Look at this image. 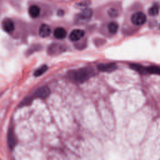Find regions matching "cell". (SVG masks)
I'll return each instance as SVG.
<instances>
[{
  "mask_svg": "<svg viewBox=\"0 0 160 160\" xmlns=\"http://www.w3.org/2000/svg\"><path fill=\"white\" fill-rule=\"evenodd\" d=\"M67 34L66 29L62 27H58L54 31V36L59 39H64Z\"/></svg>",
  "mask_w": 160,
  "mask_h": 160,
  "instance_id": "9c48e42d",
  "label": "cell"
},
{
  "mask_svg": "<svg viewBox=\"0 0 160 160\" xmlns=\"http://www.w3.org/2000/svg\"><path fill=\"white\" fill-rule=\"evenodd\" d=\"M84 36V31L82 29H74L69 35V39L72 41H77L80 40Z\"/></svg>",
  "mask_w": 160,
  "mask_h": 160,
  "instance_id": "277c9868",
  "label": "cell"
},
{
  "mask_svg": "<svg viewBox=\"0 0 160 160\" xmlns=\"http://www.w3.org/2000/svg\"><path fill=\"white\" fill-rule=\"evenodd\" d=\"M51 33V28L50 27L46 24H42L39 29V34L41 37L42 38H46L49 36Z\"/></svg>",
  "mask_w": 160,
  "mask_h": 160,
  "instance_id": "ba28073f",
  "label": "cell"
},
{
  "mask_svg": "<svg viewBox=\"0 0 160 160\" xmlns=\"http://www.w3.org/2000/svg\"><path fill=\"white\" fill-rule=\"evenodd\" d=\"M16 140H15V137L13 135L12 131L11 130L9 131V134H8V144L9 146V148L12 149L16 144Z\"/></svg>",
  "mask_w": 160,
  "mask_h": 160,
  "instance_id": "9a60e30c",
  "label": "cell"
},
{
  "mask_svg": "<svg viewBox=\"0 0 160 160\" xmlns=\"http://www.w3.org/2000/svg\"><path fill=\"white\" fill-rule=\"evenodd\" d=\"M47 70H48V66L46 65H43L35 71V72H34V75L35 76H39L42 75L43 73H44Z\"/></svg>",
  "mask_w": 160,
  "mask_h": 160,
  "instance_id": "2e32d148",
  "label": "cell"
},
{
  "mask_svg": "<svg viewBox=\"0 0 160 160\" xmlns=\"http://www.w3.org/2000/svg\"><path fill=\"white\" fill-rule=\"evenodd\" d=\"M94 74L93 70L90 68H83L74 71L71 74L72 79L78 82H83Z\"/></svg>",
  "mask_w": 160,
  "mask_h": 160,
  "instance_id": "6da1fadb",
  "label": "cell"
},
{
  "mask_svg": "<svg viewBox=\"0 0 160 160\" xmlns=\"http://www.w3.org/2000/svg\"><path fill=\"white\" fill-rule=\"evenodd\" d=\"M98 69L102 72H112L116 69V64L114 63L100 64L98 66Z\"/></svg>",
  "mask_w": 160,
  "mask_h": 160,
  "instance_id": "52a82bcc",
  "label": "cell"
},
{
  "mask_svg": "<svg viewBox=\"0 0 160 160\" xmlns=\"http://www.w3.org/2000/svg\"><path fill=\"white\" fill-rule=\"evenodd\" d=\"M108 14H109V16L114 18V17H116V16H118V11L117 9H114V8H111V9H109L108 10Z\"/></svg>",
  "mask_w": 160,
  "mask_h": 160,
  "instance_id": "e0dca14e",
  "label": "cell"
},
{
  "mask_svg": "<svg viewBox=\"0 0 160 160\" xmlns=\"http://www.w3.org/2000/svg\"><path fill=\"white\" fill-rule=\"evenodd\" d=\"M29 14L32 18H36L40 14V8L37 5H32L29 8Z\"/></svg>",
  "mask_w": 160,
  "mask_h": 160,
  "instance_id": "30bf717a",
  "label": "cell"
},
{
  "mask_svg": "<svg viewBox=\"0 0 160 160\" xmlns=\"http://www.w3.org/2000/svg\"><path fill=\"white\" fill-rule=\"evenodd\" d=\"M108 29L111 34H115L118 29V24L116 22H111L108 24Z\"/></svg>",
  "mask_w": 160,
  "mask_h": 160,
  "instance_id": "4fadbf2b",
  "label": "cell"
},
{
  "mask_svg": "<svg viewBox=\"0 0 160 160\" xmlns=\"http://www.w3.org/2000/svg\"><path fill=\"white\" fill-rule=\"evenodd\" d=\"M159 6L158 4H153L148 11V12L149 15L151 16H156L159 13Z\"/></svg>",
  "mask_w": 160,
  "mask_h": 160,
  "instance_id": "5bb4252c",
  "label": "cell"
},
{
  "mask_svg": "<svg viewBox=\"0 0 160 160\" xmlns=\"http://www.w3.org/2000/svg\"><path fill=\"white\" fill-rule=\"evenodd\" d=\"M65 51V48L60 44H52L48 48V53L51 55H56Z\"/></svg>",
  "mask_w": 160,
  "mask_h": 160,
  "instance_id": "3957f363",
  "label": "cell"
},
{
  "mask_svg": "<svg viewBox=\"0 0 160 160\" xmlns=\"http://www.w3.org/2000/svg\"><path fill=\"white\" fill-rule=\"evenodd\" d=\"M2 26L4 31L8 33L12 32L14 29V24L11 19H5L3 20Z\"/></svg>",
  "mask_w": 160,
  "mask_h": 160,
  "instance_id": "5b68a950",
  "label": "cell"
},
{
  "mask_svg": "<svg viewBox=\"0 0 160 160\" xmlns=\"http://www.w3.org/2000/svg\"><path fill=\"white\" fill-rule=\"evenodd\" d=\"M92 14V11L91 9H85L81 12V13L79 15V19H81L88 20L91 18Z\"/></svg>",
  "mask_w": 160,
  "mask_h": 160,
  "instance_id": "8fae6325",
  "label": "cell"
},
{
  "mask_svg": "<svg viewBox=\"0 0 160 160\" xmlns=\"http://www.w3.org/2000/svg\"><path fill=\"white\" fill-rule=\"evenodd\" d=\"M50 94L49 89L46 86H42L36 91L34 95L36 98H39L41 99L46 98Z\"/></svg>",
  "mask_w": 160,
  "mask_h": 160,
  "instance_id": "8992f818",
  "label": "cell"
},
{
  "mask_svg": "<svg viewBox=\"0 0 160 160\" xmlns=\"http://www.w3.org/2000/svg\"><path fill=\"white\" fill-rule=\"evenodd\" d=\"M132 22L137 26H140L146 21V16L142 12H136L131 16Z\"/></svg>",
  "mask_w": 160,
  "mask_h": 160,
  "instance_id": "7a4b0ae2",
  "label": "cell"
},
{
  "mask_svg": "<svg viewBox=\"0 0 160 160\" xmlns=\"http://www.w3.org/2000/svg\"><path fill=\"white\" fill-rule=\"evenodd\" d=\"M146 71L147 73L160 75V67H158V66H151L146 67Z\"/></svg>",
  "mask_w": 160,
  "mask_h": 160,
  "instance_id": "7c38bea8",
  "label": "cell"
}]
</instances>
